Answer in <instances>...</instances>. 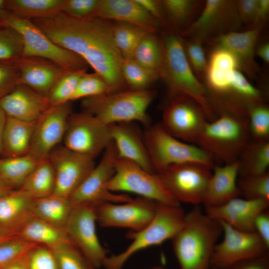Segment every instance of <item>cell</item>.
Segmentation results:
<instances>
[{
	"label": "cell",
	"instance_id": "cell-1",
	"mask_svg": "<svg viewBox=\"0 0 269 269\" xmlns=\"http://www.w3.org/2000/svg\"><path fill=\"white\" fill-rule=\"evenodd\" d=\"M54 42L82 58L114 91L125 90L124 58L113 37V24L97 17L76 18L63 12L31 20Z\"/></svg>",
	"mask_w": 269,
	"mask_h": 269
},
{
	"label": "cell",
	"instance_id": "cell-2",
	"mask_svg": "<svg viewBox=\"0 0 269 269\" xmlns=\"http://www.w3.org/2000/svg\"><path fill=\"white\" fill-rule=\"evenodd\" d=\"M222 233L220 222L203 213L199 205L186 213L183 226L171 239L180 269H209Z\"/></svg>",
	"mask_w": 269,
	"mask_h": 269
},
{
	"label": "cell",
	"instance_id": "cell-3",
	"mask_svg": "<svg viewBox=\"0 0 269 269\" xmlns=\"http://www.w3.org/2000/svg\"><path fill=\"white\" fill-rule=\"evenodd\" d=\"M162 40L163 58L158 74L166 85L170 99L180 95L189 96L201 106L209 122L214 120L215 113L207 100L204 85L187 59L183 37L166 32Z\"/></svg>",
	"mask_w": 269,
	"mask_h": 269
},
{
	"label": "cell",
	"instance_id": "cell-4",
	"mask_svg": "<svg viewBox=\"0 0 269 269\" xmlns=\"http://www.w3.org/2000/svg\"><path fill=\"white\" fill-rule=\"evenodd\" d=\"M153 91L124 90L82 99L84 112L109 126L138 122L148 127L147 110L154 98Z\"/></svg>",
	"mask_w": 269,
	"mask_h": 269
},
{
	"label": "cell",
	"instance_id": "cell-5",
	"mask_svg": "<svg viewBox=\"0 0 269 269\" xmlns=\"http://www.w3.org/2000/svg\"><path fill=\"white\" fill-rule=\"evenodd\" d=\"M251 140L247 117L222 114L206 123L195 144L225 164L237 161Z\"/></svg>",
	"mask_w": 269,
	"mask_h": 269
},
{
	"label": "cell",
	"instance_id": "cell-6",
	"mask_svg": "<svg viewBox=\"0 0 269 269\" xmlns=\"http://www.w3.org/2000/svg\"><path fill=\"white\" fill-rule=\"evenodd\" d=\"M185 213L180 205L157 203L155 215L142 229L128 236L132 240L122 252L108 256L102 267L104 269H123L128 260L137 252L171 240L183 225Z\"/></svg>",
	"mask_w": 269,
	"mask_h": 269
},
{
	"label": "cell",
	"instance_id": "cell-7",
	"mask_svg": "<svg viewBox=\"0 0 269 269\" xmlns=\"http://www.w3.org/2000/svg\"><path fill=\"white\" fill-rule=\"evenodd\" d=\"M143 138L155 173L169 166L186 162L200 163L211 169L214 166L211 154L195 144L173 136L161 124L148 126Z\"/></svg>",
	"mask_w": 269,
	"mask_h": 269
},
{
	"label": "cell",
	"instance_id": "cell-8",
	"mask_svg": "<svg viewBox=\"0 0 269 269\" xmlns=\"http://www.w3.org/2000/svg\"><path fill=\"white\" fill-rule=\"evenodd\" d=\"M4 27L14 29L22 36L23 47L21 57L43 59L66 71L87 68L88 64L82 58L54 42L31 20L11 15Z\"/></svg>",
	"mask_w": 269,
	"mask_h": 269
},
{
	"label": "cell",
	"instance_id": "cell-9",
	"mask_svg": "<svg viewBox=\"0 0 269 269\" xmlns=\"http://www.w3.org/2000/svg\"><path fill=\"white\" fill-rule=\"evenodd\" d=\"M108 188L112 192H130L157 203L180 205L165 188L156 173L148 172L134 162L118 157Z\"/></svg>",
	"mask_w": 269,
	"mask_h": 269
},
{
	"label": "cell",
	"instance_id": "cell-10",
	"mask_svg": "<svg viewBox=\"0 0 269 269\" xmlns=\"http://www.w3.org/2000/svg\"><path fill=\"white\" fill-rule=\"evenodd\" d=\"M212 169L197 162L174 164L156 173L164 187L178 203L203 204Z\"/></svg>",
	"mask_w": 269,
	"mask_h": 269
},
{
	"label": "cell",
	"instance_id": "cell-11",
	"mask_svg": "<svg viewBox=\"0 0 269 269\" xmlns=\"http://www.w3.org/2000/svg\"><path fill=\"white\" fill-rule=\"evenodd\" d=\"M117 157V151L112 140L102 153L99 163L69 197L73 206L89 204L97 207L106 202L120 203L132 199L127 195L114 194L108 188Z\"/></svg>",
	"mask_w": 269,
	"mask_h": 269
},
{
	"label": "cell",
	"instance_id": "cell-12",
	"mask_svg": "<svg viewBox=\"0 0 269 269\" xmlns=\"http://www.w3.org/2000/svg\"><path fill=\"white\" fill-rule=\"evenodd\" d=\"M63 140L68 149L94 159L112 141L110 127L86 112L71 113Z\"/></svg>",
	"mask_w": 269,
	"mask_h": 269
},
{
	"label": "cell",
	"instance_id": "cell-13",
	"mask_svg": "<svg viewBox=\"0 0 269 269\" xmlns=\"http://www.w3.org/2000/svg\"><path fill=\"white\" fill-rule=\"evenodd\" d=\"M242 26L237 0H207L199 17L184 36L205 42L231 32L240 31Z\"/></svg>",
	"mask_w": 269,
	"mask_h": 269
},
{
	"label": "cell",
	"instance_id": "cell-14",
	"mask_svg": "<svg viewBox=\"0 0 269 269\" xmlns=\"http://www.w3.org/2000/svg\"><path fill=\"white\" fill-rule=\"evenodd\" d=\"M208 121L203 109L196 101L189 96L180 95L170 99L163 112L161 124L173 136L195 144Z\"/></svg>",
	"mask_w": 269,
	"mask_h": 269
},
{
	"label": "cell",
	"instance_id": "cell-15",
	"mask_svg": "<svg viewBox=\"0 0 269 269\" xmlns=\"http://www.w3.org/2000/svg\"><path fill=\"white\" fill-rule=\"evenodd\" d=\"M96 208L89 204L74 205L64 229L97 269L102 267L108 251L101 245L96 233Z\"/></svg>",
	"mask_w": 269,
	"mask_h": 269
},
{
	"label": "cell",
	"instance_id": "cell-16",
	"mask_svg": "<svg viewBox=\"0 0 269 269\" xmlns=\"http://www.w3.org/2000/svg\"><path fill=\"white\" fill-rule=\"evenodd\" d=\"M219 221L224 237L214 248L211 267L226 269L235 263L269 252V248L256 232L239 231Z\"/></svg>",
	"mask_w": 269,
	"mask_h": 269
},
{
	"label": "cell",
	"instance_id": "cell-17",
	"mask_svg": "<svg viewBox=\"0 0 269 269\" xmlns=\"http://www.w3.org/2000/svg\"><path fill=\"white\" fill-rule=\"evenodd\" d=\"M106 202L96 208L97 222L102 227H118L137 232L153 218L157 202L142 197L120 203Z\"/></svg>",
	"mask_w": 269,
	"mask_h": 269
},
{
	"label": "cell",
	"instance_id": "cell-18",
	"mask_svg": "<svg viewBox=\"0 0 269 269\" xmlns=\"http://www.w3.org/2000/svg\"><path fill=\"white\" fill-rule=\"evenodd\" d=\"M53 168L54 194L68 197L77 189L95 167L94 159L58 145L47 158Z\"/></svg>",
	"mask_w": 269,
	"mask_h": 269
},
{
	"label": "cell",
	"instance_id": "cell-19",
	"mask_svg": "<svg viewBox=\"0 0 269 269\" xmlns=\"http://www.w3.org/2000/svg\"><path fill=\"white\" fill-rule=\"evenodd\" d=\"M71 113L70 102L50 106L35 122L29 153L40 160L47 158L63 139Z\"/></svg>",
	"mask_w": 269,
	"mask_h": 269
},
{
	"label": "cell",
	"instance_id": "cell-20",
	"mask_svg": "<svg viewBox=\"0 0 269 269\" xmlns=\"http://www.w3.org/2000/svg\"><path fill=\"white\" fill-rule=\"evenodd\" d=\"M269 206V200H249L238 197L220 206L205 207V213L238 230L252 232H255L256 218Z\"/></svg>",
	"mask_w": 269,
	"mask_h": 269
},
{
	"label": "cell",
	"instance_id": "cell-21",
	"mask_svg": "<svg viewBox=\"0 0 269 269\" xmlns=\"http://www.w3.org/2000/svg\"><path fill=\"white\" fill-rule=\"evenodd\" d=\"M262 31L252 28L231 32L205 42L212 47H222L231 52L238 59L241 71L255 79L260 72L255 59V50Z\"/></svg>",
	"mask_w": 269,
	"mask_h": 269
},
{
	"label": "cell",
	"instance_id": "cell-22",
	"mask_svg": "<svg viewBox=\"0 0 269 269\" xmlns=\"http://www.w3.org/2000/svg\"><path fill=\"white\" fill-rule=\"evenodd\" d=\"M50 106L46 97L21 84L0 100L7 117L29 122H36Z\"/></svg>",
	"mask_w": 269,
	"mask_h": 269
},
{
	"label": "cell",
	"instance_id": "cell-23",
	"mask_svg": "<svg viewBox=\"0 0 269 269\" xmlns=\"http://www.w3.org/2000/svg\"><path fill=\"white\" fill-rule=\"evenodd\" d=\"M13 64L19 71V84L46 97L58 80L67 72L49 61L39 58L21 57Z\"/></svg>",
	"mask_w": 269,
	"mask_h": 269
},
{
	"label": "cell",
	"instance_id": "cell-24",
	"mask_svg": "<svg viewBox=\"0 0 269 269\" xmlns=\"http://www.w3.org/2000/svg\"><path fill=\"white\" fill-rule=\"evenodd\" d=\"M134 123L110 125L112 140L118 157L135 163L146 171L155 173L144 140Z\"/></svg>",
	"mask_w": 269,
	"mask_h": 269
},
{
	"label": "cell",
	"instance_id": "cell-25",
	"mask_svg": "<svg viewBox=\"0 0 269 269\" xmlns=\"http://www.w3.org/2000/svg\"><path fill=\"white\" fill-rule=\"evenodd\" d=\"M93 17L133 24L154 32L162 25L136 0H99Z\"/></svg>",
	"mask_w": 269,
	"mask_h": 269
},
{
	"label": "cell",
	"instance_id": "cell-26",
	"mask_svg": "<svg viewBox=\"0 0 269 269\" xmlns=\"http://www.w3.org/2000/svg\"><path fill=\"white\" fill-rule=\"evenodd\" d=\"M238 167V160L213 167L203 202L205 207L220 206L240 196L237 186Z\"/></svg>",
	"mask_w": 269,
	"mask_h": 269
},
{
	"label": "cell",
	"instance_id": "cell-27",
	"mask_svg": "<svg viewBox=\"0 0 269 269\" xmlns=\"http://www.w3.org/2000/svg\"><path fill=\"white\" fill-rule=\"evenodd\" d=\"M34 199L20 189L0 197V229L18 233L32 218Z\"/></svg>",
	"mask_w": 269,
	"mask_h": 269
},
{
	"label": "cell",
	"instance_id": "cell-28",
	"mask_svg": "<svg viewBox=\"0 0 269 269\" xmlns=\"http://www.w3.org/2000/svg\"><path fill=\"white\" fill-rule=\"evenodd\" d=\"M163 18L170 28L168 32L184 36L190 26L198 18L203 8L205 0H161Z\"/></svg>",
	"mask_w": 269,
	"mask_h": 269
},
{
	"label": "cell",
	"instance_id": "cell-29",
	"mask_svg": "<svg viewBox=\"0 0 269 269\" xmlns=\"http://www.w3.org/2000/svg\"><path fill=\"white\" fill-rule=\"evenodd\" d=\"M35 122L7 117L2 139L1 155L3 157L19 156L29 153Z\"/></svg>",
	"mask_w": 269,
	"mask_h": 269
},
{
	"label": "cell",
	"instance_id": "cell-30",
	"mask_svg": "<svg viewBox=\"0 0 269 269\" xmlns=\"http://www.w3.org/2000/svg\"><path fill=\"white\" fill-rule=\"evenodd\" d=\"M18 235L20 239L51 250L66 244L75 245L63 228L34 217L21 228Z\"/></svg>",
	"mask_w": 269,
	"mask_h": 269
},
{
	"label": "cell",
	"instance_id": "cell-31",
	"mask_svg": "<svg viewBox=\"0 0 269 269\" xmlns=\"http://www.w3.org/2000/svg\"><path fill=\"white\" fill-rule=\"evenodd\" d=\"M73 205L69 198L54 194L34 199L32 214L34 218L63 228Z\"/></svg>",
	"mask_w": 269,
	"mask_h": 269
},
{
	"label": "cell",
	"instance_id": "cell-32",
	"mask_svg": "<svg viewBox=\"0 0 269 269\" xmlns=\"http://www.w3.org/2000/svg\"><path fill=\"white\" fill-rule=\"evenodd\" d=\"M64 0H6L5 7L16 17L32 20L62 11Z\"/></svg>",
	"mask_w": 269,
	"mask_h": 269
},
{
	"label": "cell",
	"instance_id": "cell-33",
	"mask_svg": "<svg viewBox=\"0 0 269 269\" xmlns=\"http://www.w3.org/2000/svg\"><path fill=\"white\" fill-rule=\"evenodd\" d=\"M238 176L262 174L268 171L269 140L251 139L238 159Z\"/></svg>",
	"mask_w": 269,
	"mask_h": 269
},
{
	"label": "cell",
	"instance_id": "cell-34",
	"mask_svg": "<svg viewBox=\"0 0 269 269\" xmlns=\"http://www.w3.org/2000/svg\"><path fill=\"white\" fill-rule=\"evenodd\" d=\"M55 186L54 171L46 158L40 160L19 189L33 199H38L53 194Z\"/></svg>",
	"mask_w": 269,
	"mask_h": 269
},
{
	"label": "cell",
	"instance_id": "cell-35",
	"mask_svg": "<svg viewBox=\"0 0 269 269\" xmlns=\"http://www.w3.org/2000/svg\"><path fill=\"white\" fill-rule=\"evenodd\" d=\"M40 160L29 153L0 158V176L14 189H19Z\"/></svg>",
	"mask_w": 269,
	"mask_h": 269
},
{
	"label": "cell",
	"instance_id": "cell-36",
	"mask_svg": "<svg viewBox=\"0 0 269 269\" xmlns=\"http://www.w3.org/2000/svg\"><path fill=\"white\" fill-rule=\"evenodd\" d=\"M151 32H155L128 23L118 22L113 25L114 39L124 59L132 58L139 42Z\"/></svg>",
	"mask_w": 269,
	"mask_h": 269
},
{
	"label": "cell",
	"instance_id": "cell-37",
	"mask_svg": "<svg viewBox=\"0 0 269 269\" xmlns=\"http://www.w3.org/2000/svg\"><path fill=\"white\" fill-rule=\"evenodd\" d=\"M163 58L162 38L151 32L145 36L135 48L132 59L141 65L158 73Z\"/></svg>",
	"mask_w": 269,
	"mask_h": 269
},
{
	"label": "cell",
	"instance_id": "cell-38",
	"mask_svg": "<svg viewBox=\"0 0 269 269\" xmlns=\"http://www.w3.org/2000/svg\"><path fill=\"white\" fill-rule=\"evenodd\" d=\"M122 72L126 85L134 90L147 89L159 77L157 72L141 65L132 58L124 59Z\"/></svg>",
	"mask_w": 269,
	"mask_h": 269
},
{
	"label": "cell",
	"instance_id": "cell-39",
	"mask_svg": "<svg viewBox=\"0 0 269 269\" xmlns=\"http://www.w3.org/2000/svg\"><path fill=\"white\" fill-rule=\"evenodd\" d=\"M87 69L66 72L56 82L47 98L51 106L71 102L81 76Z\"/></svg>",
	"mask_w": 269,
	"mask_h": 269
},
{
	"label": "cell",
	"instance_id": "cell-40",
	"mask_svg": "<svg viewBox=\"0 0 269 269\" xmlns=\"http://www.w3.org/2000/svg\"><path fill=\"white\" fill-rule=\"evenodd\" d=\"M251 139L269 140V107L265 101L253 104L247 113Z\"/></svg>",
	"mask_w": 269,
	"mask_h": 269
},
{
	"label": "cell",
	"instance_id": "cell-41",
	"mask_svg": "<svg viewBox=\"0 0 269 269\" xmlns=\"http://www.w3.org/2000/svg\"><path fill=\"white\" fill-rule=\"evenodd\" d=\"M237 186L240 196L243 198L269 200V172L259 175L239 176Z\"/></svg>",
	"mask_w": 269,
	"mask_h": 269
},
{
	"label": "cell",
	"instance_id": "cell-42",
	"mask_svg": "<svg viewBox=\"0 0 269 269\" xmlns=\"http://www.w3.org/2000/svg\"><path fill=\"white\" fill-rule=\"evenodd\" d=\"M59 269H96L74 244H66L52 250Z\"/></svg>",
	"mask_w": 269,
	"mask_h": 269
},
{
	"label": "cell",
	"instance_id": "cell-43",
	"mask_svg": "<svg viewBox=\"0 0 269 269\" xmlns=\"http://www.w3.org/2000/svg\"><path fill=\"white\" fill-rule=\"evenodd\" d=\"M23 47L21 35L14 29H0V62L13 64L22 56Z\"/></svg>",
	"mask_w": 269,
	"mask_h": 269
},
{
	"label": "cell",
	"instance_id": "cell-44",
	"mask_svg": "<svg viewBox=\"0 0 269 269\" xmlns=\"http://www.w3.org/2000/svg\"><path fill=\"white\" fill-rule=\"evenodd\" d=\"M114 92L115 91L99 74L86 72L80 78L71 102Z\"/></svg>",
	"mask_w": 269,
	"mask_h": 269
},
{
	"label": "cell",
	"instance_id": "cell-45",
	"mask_svg": "<svg viewBox=\"0 0 269 269\" xmlns=\"http://www.w3.org/2000/svg\"><path fill=\"white\" fill-rule=\"evenodd\" d=\"M183 42L188 61L196 77L203 82L207 66L203 42L198 39L184 38Z\"/></svg>",
	"mask_w": 269,
	"mask_h": 269
},
{
	"label": "cell",
	"instance_id": "cell-46",
	"mask_svg": "<svg viewBox=\"0 0 269 269\" xmlns=\"http://www.w3.org/2000/svg\"><path fill=\"white\" fill-rule=\"evenodd\" d=\"M28 269H59L52 250L37 245L26 254Z\"/></svg>",
	"mask_w": 269,
	"mask_h": 269
},
{
	"label": "cell",
	"instance_id": "cell-47",
	"mask_svg": "<svg viewBox=\"0 0 269 269\" xmlns=\"http://www.w3.org/2000/svg\"><path fill=\"white\" fill-rule=\"evenodd\" d=\"M38 245L19 238L0 245V269L27 253Z\"/></svg>",
	"mask_w": 269,
	"mask_h": 269
},
{
	"label": "cell",
	"instance_id": "cell-48",
	"mask_svg": "<svg viewBox=\"0 0 269 269\" xmlns=\"http://www.w3.org/2000/svg\"><path fill=\"white\" fill-rule=\"evenodd\" d=\"M99 0H64L63 12L76 18L93 17Z\"/></svg>",
	"mask_w": 269,
	"mask_h": 269
},
{
	"label": "cell",
	"instance_id": "cell-49",
	"mask_svg": "<svg viewBox=\"0 0 269 269\" xmlns=\"http://www.w3.org/2000/svg\"><path fill=\"white\" fill-rule=\"evenodd\" d=\"M17 68L12 63L0 62V100L19 84Z\"/></svg>",
	"mask_w": 269,
	"mask_h": 269
},
{
	"label": "cell",
	"instance_id": "cell-50",
	"mask_svg": "<svg viewBox=\"0 0 269 269\" xmlns=\"http://www.w3.org/2000/svg\"><path fill=\"white\" fill-rule=\"evenodd\" d=\"M258 0H237V8L240 20L246 29H251L255 17Z\"/></svg>",
	"mask_w": 269,
	"mask_h": 269
},
{
	"label": "cell",
	"instance_id": "cell-51",
	"mask_svg": "<svg viewBox=\"0 0 269 269\" xmlns=\"http://www.w3.org/2000/svg\"><path fill=\"white\" fill-rule=\"evenodd\" d=\"M226 269H269V252L235 263Z\"/></svg>",
	"mask_w": 269,
	"mask_h": 269
},
{
	"label": "cell",
	"instance_id": "cell-52",
	"mask_svg": "<svg viewBox=\"0 0 269 269\" xmlns=\"http://www.w3.org/2000/svg\"><path fill=\"white\" fill-rule=\"evenodd\" d=\"M255 231L269 248V212L268 209L261 212L255 219Z\"/></svg>",
	"mask_w": 269,
	"mask_h": 269
},
{
	"label": "cell",
	"instance_id": "cell-53",
	"mask_svg": "<svg viewBox=\"0 0 269 269\" xmlns=\"http://www.w3.org/2000/svg\"><path fill=\"white\" fill-rule=\"evenodd\" d=\"M269 16V0H258L255 19L251 29L263 30L267 23Z\"/></svg>",
	"mask_w": 269,
	"mask_h": 269
},
{
	"label": "cell",
	"instance_id": "cell-54",
	"mask_svg": "<svg viewBox=\"0 0 269 269\" xmlns=\"http://www.w3.org/2000/svg\"><path fill=\"white\" fill-rule=\"evenodd\" d=\"M149 14L159 19L163 25V13L161 0H136Z\"/></svg>",
	"mask_w": 269,
	"mask_h": 269
},
{
	"label": "cell",
	"instance_id": "cell-55",
	"mask_svg": "<svg viewBox=\"0 0 269 269\" xmlns=\"http://www.w3.org/2000/svg\"><path fill=\"white\" fill-rule=\"evenodd\" d=\"M255 54L257 55L266 64L269 63V42L262 41L260 44L259 42L256 46Z\"/></svg>",
	"mask_w": 269,
	"mask_h": 269
},
{
	"label": "cell",
	"instance_id": "cell-56",
	"mask_svg": "<svg viewBox=\"0 0 269 269\" xmlns=\"http://www.w3.org/2000/svg\"><path fill=\"white\" fill-rule=\"evenodd\" d=\"M26 254L2 267L0 269H28Z\"/></svg>",
	"mask_w": 269,
	"mask_h": 269
},
{
	"label": "cell",
	"instance_id": "cell-57",
	"mask_svg": "<svg viewBox=\"0 0 269 269\" xmlns=\"http://www.w3.org/2000/svg\"><path fill=\"white\" fill-rule=\"evenodd\" d=\"M11 14L5 7V0H0V28L4 27L6 22Z\"/></svg>",
	"mask_w": 269,
	"mask_h": 269
},
{
	"label": "cell",
	"instance_id": "cell-58",
	"mask_svg": "<svg viewBox=\"0 0 269 269\" xmlns=\"http://www.w3.org/2000/svg\"><path fill=\"white\" fill-rule=\"evenodd\" d=\"M18 238V233L16 232L0 229V245Z\"/></svg>",
	"mask_w": 269,
	"mask_h": 269
},
{
	"label": "cell",
	"instance_id": "cell-59",
	"mask_svg": "<svg viewBox=\"0 0 269 269\" xmlns=\"http://www.w3.org/2000/svg\"><path fill=\"white\" fill-rule=\"evenodd\" d=\"M6 119V115L0 107V155H1V153L2 135Z\"/></svg>",
	"mask_w": 269,
	"mask_h": 269
},
{
	"label": "cell",
	"instance_id": "cell-60",
	"mask_svg": "<svg viewBox=\"0 0 269 269\" xmlns=\"http://www.w3.org/2000/svg\"><path fill=\"white\" fill-rule=\"evenodd\" d=\"M13 189H15L0 176V197Z\"/></svg>",
	"mask_w": 269,
	"mask_h": 269
},
{
	"label": "cell",
	"instance_id": "cell-61",
	"mask_svg": "<svg viewBox=\"0 0 269 269\" xmlns=\"http://www.w3.org/2000/svg\"><path fill=\"white\" fill-rule=\"evenodd\" d=\"M147 269H167L164 268L163 267L158 266L148 268Z\"/></svg>",
	"mask_w": 269,
	"mask_h": 269
},
{
	"label": "cell",
	"instance_id": "cell-62",
	"mask_svg": "<svg viewBox=\"0 0 269 269\" xmlns=\"http://www.w3.org/2000/svg\"><path fill=\"white\" fill-rule=\"evenodd\" d=\"M209 269H220L213 267H210V268Z\"/></svg>",
	"mask_w": 269,
	"mask_h": 269
},
{
	"label": "cell",
	"instance_id": "cell-63",
	"mask_svg": "<svg viewBox=\"0 0 269 269\" xmlns=\"http://www.w3.org/2000/svg\"></svg>",
	"mask_w": 269,
	"mask_h": 269
}]
</instances>
